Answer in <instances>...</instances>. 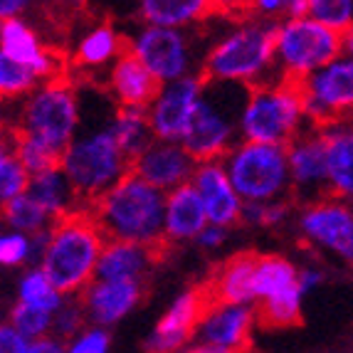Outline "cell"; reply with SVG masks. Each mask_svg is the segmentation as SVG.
I'll use <instances>...</instances> for the list:
<instances>
[{"label": "cell", "instance_id": "1", "mask_svg": "<svg viewBox=\"0 0 353 353\" xmlns=\"http://www.w3.org/2000/svg\"><path fill=\"white\" fill-rule=\"evenodd\" d=\"M223 28L205 42L201 74L205 82L254 87L274 79V25L252 15L220 20Z\"/></svg>", "mask_w": 353, "mask_h": 353}, {"label": "cell", "instance_id": "2", "mask_svg": "<svg viewBox=\"0 0 353 353\" xmlns=\"http://www.w3.org/2000/svg\"><path fill=\"white\" fill-rule=\"evenodd\" d=\"M106 245V235L87 208L52 223L45 237L40 267L65 296H79L97 274V262Z\"/></svg>", "mask_w": 353, "mask_h": 353}, {"label": "cell", "instance_id": "3", "mask_svg": "<svg viewBox=\"0 0 353 353\" xmlns=\"http://www.w3.org/2000/svg\"><path fill=\"white\" fill-rule=\"evenodd\" d=\"M163 203L165 193L129 171L87 210L106 240L139 242L163 250Z\"/></svg>", "mask_w": 353, "mask_h": 353}, {"label": "cell", "instance_id": "4", "mask_svg": "<svg viewBox=\"0 0 353 353\" xmlns=\"http://www.w3.org/2000/svg\"><path fill=\"white\" fill-rule=\"evenodd\" d=\"M109 117L94 124L82 119V129L59 159V168L74 188L82 208L99 201L114 183H119L131 171V161L109 131Z\"/></svg>", "mask_w": 353, "mask_h": 353}, {"label": "cell", "instance_id": "5", "mask_svg": "<svg viewBox=\"0 0 353 353\" xmlns=\"http://www.w3.org/2000/svg\"><path fill=\"white\" fill-rule=\"evenodd\" d=\"M15 106L18 117L10 129L59 159L82 129V94L65 74L42 82Z\"/></svg>", "mask_w": 353, "mask_h": 353}, {"label": "cell", "instance_id": "6", "mask_svg": "<svg viewBox=\"0 0 353 353\" xmlns=\"http://www.w3.org/2000/svg\"><path fill=\"white\" fill-rule=\"evenodd\" d=\"M306 126L312 124L306 121L299 84L274 77L245 92L237 117L240 141L287 146Z\"/></svg>", "mask_w": 353, "mask_h": 353}, {"label": "cell", "instance_id": "7", "mask_svg": "<svg viewBox=\"0 0 353 353\" xmlns=\"http://www.w3.org/2000/svg\"><path fill=\"white\" fill-rule=\"evenodd\" d=\"M245 92L248 89L235 84L205 82V89L181 136V143L195 161L223 159L240 141L237 117Z\"/></svg>", "mask_w": 353, "mask_h": 353}, {"label": "cell", "instance_id": "8", "mask_svg": "<svg viewBox=\"0 0 353 353\" xmlns=\"http://www.w3.org/2000/svg\"><path fill=\"white\" fill-rule=\"evenodd\" d=\"M203 30V28H201ZM201 30L136 25L126 35V50L134 54L159 84L201 74L205 42Z\"/></svg>", "mask_w": 353, "mask_h": 353}, {"label": "cell", "instance_id": "9", "mask_svg": "<svg viewBox=\"0 0 353 353\" xmlns=\"http://www.w3.org/2000/svg\"><path fill=\"white\" fill-rule=\"evenodd\" d=\"M343 52V35L309 15L284 18L274 25V72L299 84Z\"/></svg>", "mask_w": 353, "mask_h": 353}, {"label": "cell", "instance_id": "10", "mask_svg": "<svg viewBox=\"0 0 353 353\" xmlns=\"http://www.w3.org/2000/svg\"><path fill=\"white\" fill-rule=\"evenodd\" d=\"M223 163L242 203L292 201L284 146L237 141L223 156Z\"/></svg>", "mask_w": 353, "mask_h": 353}, {"label": "cell", "instance_id": "11", "mask_svg": "<svg viewBox=\"0 0 353 353\" xmlns=\"http://www.w3.org/2000/svg\"><path fill=\"white\" fill-rule=\"evenodd\" d=\"M252 296L257 324L287 329L301 321L306 294L299 287V265L277 252L257 254L252 272Z\"/></svg>", "mask_w": 353, "mask_h": 353}, {"label": "cell", "instance_id": "12", "mask_svg": "<svg viewBox=\"0 0 353 353\" xmlns=\"http://www.w3.org/2000/svg\"><path fill=\"white\" fill-rule=\"evenodd\" d=\"M296 232L316 252L353 265V201L319 195L296 210Z\"/></svg>", "mask_w": 353, "mask_h": 353}, {"label": "cell", "instance_id": "13", "mask_svg": "<svg viewBox=\"0 0 353 353\" xmlns=\"http://www.w3.org/2000/svg\"><path fill=\"white\" fill-rule=\"evenodd\" d=\"M306 121L326 126L353 119V57L341 52L329 65L299 82Z\"/></svg>", "mask_w": 353, "mask_h": 353}, {"label": "cell", "instance_id": "14", "mask_svg": "<svg viewBox=\"0 0 353 353\" xmlns=\"http://www.w3.org/2000/svg\"><path fill=\"white\" fill-rule=\"evenodd\" d=\"M257 312L250 304L208 301L198 326L195 343L212 353H245L252 343Z\"/></svg>", "mask_w": 353, "mask_h": 353}, {"label": "cell", "instance_id": "15", "mask_svg": "<svg viewBox=\"0 0 353 353\" xmlns=\"http://www.w3.org/2000/svg\"><path fill=\"white\" fill-rule=\"evenodd\" d=\"M203 89H205L203 74H190L183 77V79H176V82L161 84L151 104L146 106V119L153 139L181 141Z\"/></svg>", "mask_w": 353, "mask_h": 353}, {"label": "cell", "instance_id": "16", "mask_svg": "<svg viewBox=\"0 0 353 353\" xmlns=\"http://www.w3.org/2000/svg\"><path fill=\"white\" fill-rule=\"evenodd\" d=\"M205 287L185 289L171 304L165 306V312L148 331L143 351L146 353H178L185 346H190L195 336V326L201 319L203 309L208 304Z\"/></svg>", "mask_w": 353, "mask_h": 353}, {"label": "cell", "instance_id": "17", "mask_svg": "<svg viewBox=\"0 0 353 353\" xmlns=\"http://www.w3.org/2000/svg\"><path fill=\"white\" fill-rule=\"evenodd\" d=\"M190 188L201 198L203 210L208 215V223L218 228L232 230L242 223V198L237 195L235 185L230 183V176L225 171L223 159L198 161L190 176Z\"/></svg>", "mask_w": 353, "mask_h": 353}, {"label": "cell", "instance_id": "18", "mask_svg": "<svg viewBox=\"0 0 353 353\" xmlns=\"http://www.w3.org/2000/svg\"><path fill=\"white\" fill-rule=\"evenodd\" d=\"M198 161L185 151L181 141H163L153 139L134 161L131 173L146 181L148 185L159 188L161 193H171L190 181Z\"/></svg>", "mask_w": 353, "mask_h": 353}, {"label": "cell", "instance_id": "19", "mask_svg": "<svg viewBox=\"0 0 353 353\" xmlns=\"http://www.w3.org/2000/svg\"><path fill=\"white\" fill-rule=\"evenodd\" d=\"M287 168L292 183V198L301 203L314 201L326 193L324 141L319 126H306L296 139L287 143Z\"/></svg>", "mask_w": 353, "mask_h": 353}, {"label": "cell", "instance_id": "20", "mask_svg": "<svg viewBox=\"0 0 353 353\" xmlns=\"http://www.w3.org/2000/svg\"><path fill=\"white\" fill-rule=\"evenodd\" d=\"M0 52L32 70L42 82L62 77V59L50 48L40 30L28 18H12L0 23Z\"/></svg>", "mask_w": 353, "mask_h": 353}, {"label": "cell", "instance_id": "21", "mask_svg": "<svg viewBox=\"0 0 353 353\" xmlns=\"http://www.w3.org/2000/svg\"><path fill=\"white\" fill-rule=\"evenodd\" d=\"M143 299V282L119 279H92L79 294L87 324L112 329L121 324Z\"/></svg>", "mask_w": 353, "mask_h": 353}, {"label": "cell", "instance_id": "22", "mask_svg": "<svg viewBox=\"0 0 353 353\" xmlns=\"http://www.w3.org/2000/svg\"><path fill=\"white\" fill-rule=\"evenodd\" d=\"M126 52V32L109 20L84 25L72 42L70 62L84 77H104V72Z\"/></svg>", "mask_w": 353, "mask_h": 353}, {"label": "cell", "instance_id": "23", "mask_svg": "<svg viewBox=\"0 0 353 353\" xmlns=\"http://www.w3.org/2000/svg\"><path fill=\"white\" fill-rule=\"evenodd\" d=\"M104 87L114 106L121 109H146L156 97L161 84L151 77V72L126 50L121 57L104 72Z\"/></svg>", "mask_w": 353, "mask_h": 353}, {"label": "cell", "instance_id": "24", "mask_svg": "<svg viewBox=\"0 0 353 353\" xmlns=\"http://www.w3.org/2000/svg\"><path fill=\"white\" fill-rule=\"evenodd\" d=\"M324 141L326 193L353 201V119L319 126Z\"/></svg>", "mask_w": 353, "mask_h": 353}, {"label": "cell", "instance_id": "25", "mask_svg": "<svg viewBox=\"0 0 353 353\" xmlns=\"http://www.w3.org/2000/svg\"><path fill=\"white\" fill-rule=\"evenodd\" d=\"M156 248H146L139 242L106 240L97 262L94 279H119V282H146L159 262Z\"/></svg>", "mask_w": 353, "mask_h": 353}, {"label": "cell", "instance_id": "26", "mask_svg": "<svg viewBox=\"0 0 353 353\" xmlns=\"http://www.w3.org/2000/svg\"><path fill=\"white\" fill-rule=\"evenodd\" d=\"M208 225L201 198L190 188V183L165 193L163 203V248L195 242Z\"/></svg>", "mask_w": 353, "mask_h": 353}, {"label": "cell", "instance_id": "27", "mask_svg": "<svg viewBox=\"0 0 353 353\" xmlns=\"http://www.w3.org/2000/svg\"><path fill=\"white\" fill-rule=\"evenodd\" d=\"M141 25L201 30L212 20L210 0H134Z\"/></svg>", "mask_w": 353, "mask_h": 353}, {"label": "cell", "instance_id": "28", "mask_svg": "<svg viewBox=\"0 0 353 353\" xmlns=\"http://www.w3.org/2000/svg\"><path fill=\"white\" fill-rule=\"evenodd\" d=\"M257 252H237L228 257L208 279L205 294L210 301H225V304H250L254 306L252 296V272Z\"/></svg>", "mask_w": 353, "mask_h": 353}, {"label": "cell", "instance_id": "29", "mask_svg": "<svg viewBox=\"0 0 353 353\" xmlns=\"http://www.w3.org/2000/svg\"><path fill=\"white\" fill-rule=\"evenodd\" d=\"M28 193L40 203V208L48 212L52 220L65 218V215L74 212L77 208H82L79 201H77L74 188L70 185V181H67V176L62 173L59 165L30 176Z\"/></svg>", "mask_w": 353, "mask_h": 353}, {"label": "cell", "instance_id": "30", "mask_svg": "<svg viewBox=\"0 0 353 353\" xmlns=\"http://www.w3.org/2000/svg\"><path fill=\"white\" fill-rule=\"evenodd\" d=\"M109 131H112L119 148L126 153L129 161H134L153 141L146 109H121V106H117L109 117Z\"/></svg>", "mask_w": 353, "mask_h": 353}, {"label": "cell", "instance_id": "31", "mask_svg": "<svg viewBox=\"0 0 353 353\" xmlns=\"http://www.w3.org/2000/svg\"><path fill=\"white\" fill-rule=\"evenodd\" d=\"M45 237L42 235H25L18 230L0 228V267L3 270H25L40 262L42 248H45Z\"/></svg>", "mask_w": 353, "mask_h": 353}, {"label": "cell", "instance_id": "32", "mask_svg": "<svg viewBox=\"0 0 353 353\" xmlns=\"http://www.w3.org/2000/svg\"><path fill=\"white\" fill-rule=\"evenodd\" d=\"M18 301L40 312L54 314L65 301V294L52 284V279L45 274L37 265L25 267L18 279Z\"/></svg>", "mask_w": 353, "mask_h": 353}, {"label": "cell", "instance_id": "33", "mask_svg": "<svg viewBox=\"0 0 353 353\" xmlns=\"http://www.w3.org/2000/svg\"><path fill=\"white\" fill-rule=\"evenodd\" d=\"M52 223L54 220L42 210L40 203L28 190L0 210V225L25 232V235H42V232H48L52 228Z\"/></svg>", "mask_w": 353, "mask_h": 353}, {"label": "cell", "instance_id": "34", "mask_svg": "<svg viewBox=\"0 0 353 353\" xmlns=\"http://www.w3.org/2000/svg\"><path fill=\"white\" fill-rule=\"evenodd\" d=\"M42 79L32 70L0 52V104H20Z\"/></svg>", "mask_w": 353, "mask_h": 353}, {"label": "cell", "instance_id": "35", "mask_svg": "<svg viewBox=\"0 0 353 353\" xmlns=\"http://www.w3.org/2000/svg\"><path fill=\"white\" fill-rule=\"evenodd\" d=\"M306 15L343 35L353 28V0H309Z\"/></svg>", "mask_w": 353, "mask_h": 353}, {"label": "cell", "instance_id": "36", "mask_svg": "<svg viewBox=\"0 0 353 353\" xmlns=\"http://www.w3.org/2000/svg\"><path fill=\"white\" fill-rule=\"evenodd\" d=\"M8 324L18 331L20 336H25L28 341H37V339L52 336V314L32 309V306H25L20 301L12 304Z\"/></svg>", "mask_w": 353, "mask_h": 353}, {"label": "cell", "instance_id": "37", "mask_svg": "<svg viewBox=\"0 0 353 353\" xmlns=\"http://www.w3.org/2000/svg\"><path fill=\"white\" fill-rule=\"evenodd\" d=\"M294 215L292 201H270V203H245L242 223L252 228H279Z\"/></svg>", "mask_w": 353, "mask_h": 353}, {"label": "cell", "instance_id": "38", "mask_svg": "<svg viewBox=\"0 0 353 353\" xmlns=\"http://www.w3.org/2000/svg\"><path fill=\"white\" fill-rule=\"evenodd\" d=\"M28 183H30V173L15 159V153L3 156L0 159V210L10 201H15L18 195H23L28 190Z\"/></svg>", "mask_w": 353, "mask_h": 353}, {"label": "cell", "instance_id": "39", "mask_svg": "<svg viewBox=\"0 0 353 353\" xmlns=\"http://www.w3.org/2000/svg\"><path fill=\"white\" fill-rule=\"evenodd\" d=\"M84 326H87V316H84L79 296H65L62 306L52 314V336L67 341L70 336H74Z\"/></svg>", "mask_w": 353, "mask_h": 353}, {"label": "cell", "instance_id": "40", "mask_svg": "<svg viewBox=\"0 0 353 353\" xmlns=\"http://www.w3.org/2000/svg\"><path fill=\"white\" fill-rule=\"evenodd\" d=\"M65 353H112L109 329L87 324L65 341Z\"/></svg>", "mask_w": 353, "mask_h": 353}, {"label": "cell", "instance_id": "41", "mask_svg": "<svg viewBox=\"0 0 353 353\" xmlns=\"http://www.w3.org/2000/svg\"><path fill=\"white\" fill-rule=\"evenodd\" d=\"M254 0H210L212 18L218 20H237L248 18Z\"/></svg>", "mask_w": 353, "mask_h": 353}, {"label": "cell", "instance_id": "42", "mask_svg": "<svg viewBox=\"0 0 353 353\" xmlns=\"http://www.w3.org/2000/svg\"><path fill=\"white\" fill-rule=\"evenodd\" d=\"M230 240V230L228 228H218V225H205L201 235L195 237V245L205 252H218L220 248H225V242Z\"/></svg>", "mask_w": 353, "mask_h": 353}, {"label": "cell", "instance_id": "43", "mask_svg": "<svg viewBox=\"0 0 353 353\" xmlns=\"http://www.w3.org/2000/svg\"><path fill=\"white\" fill-rule=\"evenodd\" d=\"M30 341L20 336L8 321L0 324V353H28Z\"/></svg>", "mask_w": 353, "mask_h": 353}, {"label": "cell", "instance_id": "44", "mask_svg": "<svg viewBox=\"0 0 353 353\" xmlns=\"http://www.w3.org/2000/svg\"><path fill=\"white\" fill-rule=\"evenodd\" d=\"M321 282H324V270H321V267H316V265L299 267V287L304 294H309V292L316 289Z\"/></svg>", "mask_w": 353, "mask_h": 353}, {"label": "cell", "instance_id": "45", "mask_svg": "<svg viewBox=\"0 0 353 353\" xmlns=\"http://www.w3.org/2000/svg\"><path fill=\"white\" fill-rule=\"evenodd\" d=\"M32 8L30 0H0V23L12 18H25V12Z\"/></svg>", "mask_w": 353, "mask_h": 353}, {"label": "cell", "instance_id": "46", "mask_svg": "<svg viewBox=\"0 0 353 353\" xmlns=\"http://www.w3.org/2000/svg\"><path fill=\"white\" fill-rule=\"evenodd\" d=\"M28 353H65V341L57 336H45V339L30 341Z\"/></svg>", "mask_w": 353, "mask_h": 353}, {"label": "cell", "instance_id": "47", "mask_svg": "<svg viewBox=\"0 0 353 353\" xmlns=\"http://www.w3.org/2000/svg\"><path fill=\"white\" fill-rule=\"evenodd\" d=\"M48 3L59 15H65V18H74V15L87 10L89 6V0H48Z\"/></svg>", "mask_w": 353, "mask_h": 353}, {"label": "cell", "instance_id": "48", "mask_svg": "<svg viewBox=\"0 0 353 353\" xmlns=\"http://www.w3.org/2000/svg\"><path fill=\"white\" fill-rule=\"evenodd\" d=\"M282 3H284V18L306 15V3H309V0H282Z\"/></svg>", "mask_w": 353, "mask_h": 353}, {"label": "cell", "instance_id": "49", "mask_svg": "<svg viewBox=\"0 0 353 353\" xmlns=\"http://www.w3.org/2000/svg\"><path fill=\"white\" fill-rule=\"evenodd\" d=\"M178 353H212V351H208V348L198 346V343H190V346H185L183 351H178Z\"/></svg>", "mask_w": 353, "mask_h": 353}]
</instances>
